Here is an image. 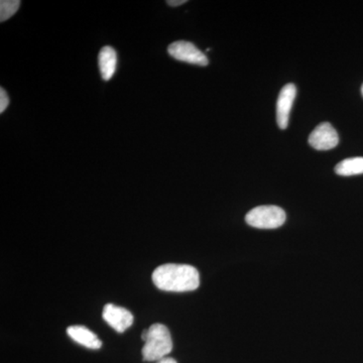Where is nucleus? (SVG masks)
I'll return each mask as SVG.
<instances>
[{
    "label": "nucleus",
    "instance_id": "12",
    "mask_svg": "<svg viewBox=\"0 0 363 363\" xmlns=\"http://www.w3.org/2000/svg\"><path fill=\"white\" fill-rule=\"evenodd\" d=\"M9 105V98L7 96L6 90L0 88V113H4Z\"/></svg>",
    "mask_w": 363,
    "mask_h": 363
},
{
    "label": "nucleus",
    "instance_id": "6",
    "mask_svg": "<svg viewBox=\"0 0 363 363\" xmlns=\"http://www.w3.org/2000/svg\"><path fill=\"white\" fill-rule=\"evenodd\" d=\"M297 89L296 86L290 83L284 86L279 92L278 102H277V123L281 130H286L289 125V118L295 101Z\"/></svg>",
    "mask_w": 363,
    "mask_h": 363
},
{
    "label": "nucleus",
    "instance_id": "3",
    "mask_svg": "<svg viewBox=\"0 0 363 363\" xmlns=\"http://www.w3.org/2000/svg\"><path fill=\"white\" fill-rule=\"evenodd\" d=\"M286 212L281 208L267 205L255 207L245 216L248 225L259 229H276L285 223Z\"/></svg>",
    "mask_w": 363,
    "mask_h": 363
},
{
    "label": "nucleus",
    "instance_id": "11",
    "mask_svg": "<svg viewBox=\"0 0 363 363\" xmlns=\"http://www.w3.org/2000/svg\"><path fill=\"white\" fill-rule=\"evenodd\" d=\"M21 6L18 0H1L0 1V21L4 23L16 13Z\"/></svg>",
    "mask_w": 363,
    "mask_h": 363
},
{
    "label": "nucleus",
    "instance_id": "4",
    "mask_svg": "<svg viewBox=\"0 0 363 363\" xmlns=\"http://www.w3.org/2000/svg\"><path fill=\"white\" fill-rule=\"evenodd\" d=\"M169 56L174 59L193 65L207 66L209 64L204 52L200 51L194 44L185 40H179L169 45Z\"/></svg>",
    "mask_w": 363,
    "mask_h": 363
},
{
    "label": "nucleus",
    "instance_id": "9",
    "mask_svg": "<svg viewBox=\"0 0 363 363\" xmlns=\"http://www.w3.org/2000/svg\"><path fill=\"white\" fill-rule=\"evenodd\" d=\"M100 74L105 81L111 80L116 74L117 67V54L112 47L102 48L98 56Z\"/></svg>",
    "mask_w": 363,
    "mask_h": 363
},
{
    "label": "nucleus",
    "instance_id": "8",
    "mask_svg": "<svg viewBox=\"0 0 363 363\" xmlns=\"http://www.w3.org/2000/svg\"><path fill=\"white\" fill-rule=\"evenodd\" d=\"M67 333L75 342L90 350H99L102 342L97 337L96 334L93 333L84 326H70L67 329Z\"/></svg>",
    "mask_w": 363,
    "mask_h": 363
},
{
    "label": "nucleus",
    "instance_id": "14",
    "mask_svg": "<svg viewBox=\"0 0 363 363\" xmlns=\"http://www.w3.org/2000/svg\"><path fill=\"white\" fill-rule=\"evenodd\" d=\"M156 363H177V362L174 358L166 357L162 358V359L159 360V362H157Z\"/></svg>",
    "mask_w": 363,
    "mask_h": 363
},
{
    "label": "nucleus",
    "instance_id": "2",
    "mask_svg": "<svg viewBox=\"0 0 363 363\" xmlns=\"http://www.w3.org/2000/svg\"><path fill=\"white\" fill-rule=\"evenodd\" d=\"M142 339L145 341L142 350L145 362H159L173 350L171 333L164 325H152L143 331Z\"/></svg>",
    "mask_w": 363,
    "mask_h": 363
},
{
    "label": "nucleus",
    "instance_id": "13",
    "mask_svg": "<svg viewBox=\"0 0 363 363\" xmlns=\"http://www.w3.org/2000/svg\"><path fill=\"white\" fill-rule=\"evenodd\" d=\"M186 2H187V0H168L167 4H168L169 6H180L182 4H185Z\"/></svg>",
    "mask_w": 363,
    "mask_h": 363
},
{
    "label": "nucleus",
    "instance_id": "1",
    "mask_svg": "<svg viewBox=\"0 0 363 363\" xmlns=\"http://www.w3.org/2000/svg\"><path fill=\"white\" fill-rule=\"evenodd\" d=\"M152 281L166 292H191L200 285L199 272L189 264H166L152 272Z\"/></svg>",
    "mask_w": 363,
    "mask_h": 363
},
{
    "label": "nucleus",
    "instance_id": "10",
    "mask_svg": "<svg viewBox=\"0 0 363 363\" xmlns=\"http://www.w3.org/2000/svg\"><path fill=\"white\" fill-rule=\"evenodd\" d=\"M336 174L339 176L350 177L363 174V157H350L339 162L335 167Z\"/></svg>",
    "mask_w": 363,
    "mask_h": 363
},
{
    "label": "nucleus",
    "instance_id": "15",
    "mask_svg": "<svg viewBox=\"0 0 363 363\" xmlns=\"http://www.w3.org/2000/svg\"><path fill=\"white\" fill-rule=\"evenodd\" d=\"M362 96H363V85H362Z\"/></svg>",
    "mask_w": 363,
    "mask_h": 363
},
{
    "label": "nucleus",
    "instance_id": "5",
    "mask_svg": "<svg viewBox=\"0 0 363 363\" xmlns=\"http://www.w3.org/2000/svg\"><path fill=\"white\" fill-rule=\"evenodd\" d=\"M339 136L337 131L330 123L319 124L309 136V143L317 150H329L337 147Z\"/></svg>",
    "mask_w": 363,
    "mask_h": 363
},
{
    "label": "nucleus",
    "instance_id": "7",
    "mask_svg": "<svg viewBox=\"0 0 363 363\" xmlns=\"http://www.w3.org/2000/svg\"><path fill=\"white\" fill-rule=\"evenodd\" d=\"M102 317L118 333H123L133 324V314L125 308L113 304L105 305Z\"/></svg>",
    "mask_w": 363,
    "mask_h": 363
}]
</instances>
